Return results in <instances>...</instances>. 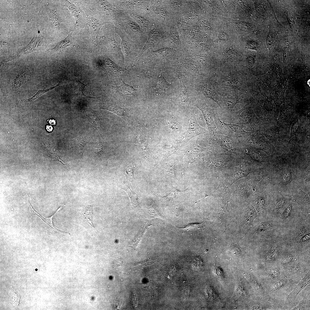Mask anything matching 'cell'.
<instances>
[{"label":"cell","instance_id":"8fae6325","mask_svg":"<svg viewBox=\"0 0 310 310\" xmlns=\"http://www.w3.org/2000/svg\"><path fill=\"white\" fill-rule=\"evenodd\" d=\"M115 87L117 92L122 96L129 97L135 95L136 93L137 89L125 84L123 81L120 86H115Z\"/></svg>","mask_w":310,"mask_h":310},{"label":"cell","instance_id":"1f68e13d","mask_svg":"<svg viewBox=\"0 0 310 310\" xmlns=\"http://www.w3.org/2000/svg\"><path fill=\"white\" fill-rule=\"evenodd\" d=\"M104 149L103 145L100 144H98L94 146L93 151L96 153H100L103 151Z\"/></svg>","mask_w":310,"mask_h":310},{"label":"cell","instance_id":"f1b7e54d","mask_svg":"<svg viewBox=\"0 0 310 310\" xmlns=\"http://www.w3.org/2000/svg\"><path fill=\"white\" fill-rule=\"evenodd\" d=\"M264 133L265 135L268 138L270 139H273L276 136V133L272 129L268 128L265 129L264 131Z\"/></svg>","mask_w":310,"mask_h":310},{"label":"cell","instance_id":"4316f807","mask_svg":"<svg viewBox=\"0 0 310 310\" xmlns=\"http://www.w3.org/2000/svg\"><path fill=\"white\" fill-rule=\"evenodd\" d=\"M256 217V215L254 211H250L245 216V224H249L252 223Z\"/></svg>","mask_w":310,"mask_h":310},{"label":"cell","instance_id":"7bdbcfd3","mask_svg":"<svg viewBox=\"0 0 310 310\" xmlns=\"http://www.w3.org/2000/svg\"><path fill=\"white\" fill-rule=\"evenodd\" d=\"M310 238V234L309 233V234H307L305 235L304 236H303V238L300 241V242H302L305 241H306L309 240V239Z\"/></svg>","mask_w":310,"mask_h":310},{"label":"cell","instance_id":"ba28073f","mask_svg":"<svg viewBox=\"0 0 310 310\" xmlns=\"http://www.w3.org/2000/svg\"><path fill=\"white\" fill-rule=\"evenodd\" d=\"M310 283L309 271L305 277L300 281L297 286L289 294L287 298L289 302L294 301L299 293Z\"/></svg>","mask_w":310,"mask_h":310},{"label":"cell","instance_id":"d6a6232c","mask_svg":"<svg viewBox=\"0 0 310 310\" xmlns=\"http://www.w3.org/2000/svg\"><path fill=\"white\" fill-rule=\"evenodd\" d=\"M282 177V180L286 182L290 180L291 174L288 170H285L283 171Z\"/></svg>","mask_w":310,"mask_h":310},{"label":"cell","instance_id":"ffe728a7","mask_svg":"<svg viewBox=\"0 0 310 310\" xmlns=\"http://www.w3.org/2000/svg\"><path fill=\"white\" fill-rule=\"evenodd\" d=\"M87 85L81 82L80 80H75L73 88L74 92L77 95L89 98H95L94 97L88 96H86L84 93V90L85 87Z\"/></svg>","mask_w":310,"mask_h":310},{"label":"cell","instance_id":"e575fe53","mask_svg":"<svg viewBox=\"0 0 310 310\" xmlns=\"http://www.w3.org/2000/svg\"><path fill=\"white\" fill-rule=\"evenodd\" d=\"M247 46L249 49L252 50H257L259 49L257 43L253 41L249 42L247 43Z\"/></svg>","mask_w":310,"mask_h":310},{"label":"cell","instance_id":"f546056e","mask_svg":"<svg viewBox=\"0 0 310 310\" xmlns=\"http://www.w3.org/2000/svg\"><path fill=\"white\" fill-rule=\"evenodd\" d=\"M128 24L129 26L134 31L137 32L139 34L141 33L142 31L138 25L131 21H129L128 22Z\"/></svg>","mask_w":310,"mask_h":310},{"label":"cell","instance_id":"7a4b0ae2","mask_svg":"<svg viewBox=\"0 0 310 310\" xmlns=\"http://www.w3.org/2000/svg\"><path fill=\"white\" fill-rule=\"evenodd\" d=\"M195 106L200 110L204 116L211 138L214 133V131L216 127L213 119V110L203 101L199 100L197 102Z\"/></svg>","mask_w":310,"mask_h":310},{"label":"cell","instance_id":"9c48e42d","mask_svg":"<svg viewBox=\"0 0 310 310\" xmlns=\"http://www.w3.org/2000/svg\"><path fill=\"white\" fill-rule=\"evenodd\" d=\"M88 24L91 38L94 42L97 43L99 32L102 24L97 19L92 17L88 18Z\"/></svg>","mask_w":310,"mask_h":310},{"label":"cell","instance_id":"603a6c76","mask_svg":"<svg viewBox=\"0 0 310 310\" xmlns=\"http://www.w3.org/2000/svg\"><path fill=\"white\" fill-rule=\"evenodd\" d=\"M272 226V224L268 222L261 223L257 228L255 230V232L257 233L263 232L270 228Z\"/></svg>","mask_w":310,"mask_h":310},{"label":"cell","instance_id":"277c9868","mask_svg":"<svg viewBox=\"0 0 310 310\" xmlns=\"http://www.w3.org/2000/svg\"><path fill=\"white\" fill-rule=\"evenodd\" d=\"M177 77L180 83V91L178 100L184 108H186L190 103L188 87L183 75L179 73Z\"/></svg>","mask_w":310,"mask_h":310},{"label":"cell","instance_id":"8992f818","mask_svg":"<svg viewBox=\"0 0 310 310\" xmlns=\"http://www.w3.org/2000/svg\"><path fill=\"white\" fill-rule=\"evenodd\" d=\"M136 133L141 150L144 154H147L148 151L147 133L140 124L137 126Z\"/></svg>","mask_w":310,"mask_h":310},{"label":"cell","instance_id":"2e32d148","mask_svg":"<svg viewBox=\"0 0 310 310\" xmlns=\"http://www.w3.org/2000/svg\"><path fill=\"white\" fill-rule=\"evenodd\" d=\"M47 11L51 26L59 30L62 22L57 13L55 10L47 8Z\"/></svg>","mask_w":310,"mask_h":310},{"label":"cell","instance_id":"5b68a950","mask_svg":"<svg viewBox=\"0 0 310 310\" xmlns=\"http://www.w3.org/2000/svg\"><path fill=\"white\" fill-rule=\"evenodd\" d=\"M63 76L60 81L56 85L50 88L46 89H43L39 90L33 96L28 99H26L22 100H20L18 101V104L21 106L27 108L30 106L32 102L45 93L50 91L56 87L61 85L64 84L68 82H63L62 81Z\"/></svg>","mask_w":310,"mask_h":310},{"label":"cell","instance_id":"ac0fdd59","mask_svg":"<svg viewBox=\"0 0 310 310\" xmlns=\"http://www.w3.org/2000/svg\"><path fill=\"white\" fill-rule=\"evenodd\" d=\"M65 6L68 8L72 15L75 19V26L78 25L80 23V12L79 9L74 4L68 1H66Z\"/></svg>","mask_w":310,"mask_h":310},{"label":"cell","instance_id":"8d00e7d4","mask_svg":"<svg viewBox=\"0 0 310 310\" xmlns=\"http://www.w3.org/2000/svg\"><path fill=\"white\" fill-rule=\"evenodd\" d=\"M276 249L275 248H272L269 251L268 254H267V258H269V259H270V257H273L274 255L276 253Z\"/></svg>","mask_w":310,"mask_h":310},{"label":"cell","instance_id":"83f0119b","mask_svg":"<svg viewBox=\"0 0 310 310\" xmlns=\"http://www.w3.org/2000/svg\"><path fill=\"white\" fill-rule=\"evenodd\" d=\"M202 261L200 258L198 257H196L192 259V265L193 267L195 269H198L202 266Z\"/></svg>","mask_w":310,"mask_h":310},{"label":"cell","instance_id":"e0dca14e","mask_svg":"<svg viewBox=\"0 0 310 310\" xmlns=\"http://www.w3.org/2000/svg\"><path fill=\"white\" fill-rule=\"evenodd\" d=\"M199 88L205 96L215 100L216 93L210 83L208 82L203 83L200 85Z\"/></svg>","mask_w":310,"mask_h":310},{"label":"cell","instance_id":"60d3db41","mask_svg":"<svg viewBox=\"0 0 310 310\" xmlns=\"http://www.w3.org/2000/svg\"><path fill=\"white\" fill-rule=\"evenodd\" d=\"M247 63L249 65H252L254 63V59L251 56H249L247 59Z\"/></svg>","mask_w":310,"mask_h":310},{"label":"cell","instance_id":"4fadbf2b","mask_svg":"<svg viewBox=\"0 0 310 310\" xmlns=\"http://www.w3.org/2000/svg\"><path fill=\"white\" fill-rule=\"evenodd\" d=\"M153 226L152 224L150 222L147 221L145 222L134 238L131 244V247L134 249L136 248L139 245L147 230Z\"/></svg>","mask_w":310,"mask_h":310},{"label":"cell","instance_id":"30bf717a","mask_svg":"<svg viewBox=\"0 0 310 310\" xmlns=\"http://www.w3.org/2000/svg\"><path fill=\"white\" fill-rule=\"evenodd\" d=\"M100 108L111 111L124 120L128 118L130 115V110L128 108H123L116 105L103 106L100 107Z\"/></svg>","mask_w":310,"mask_h":310},{"label":"cell","instance_id":"bcb514c9","mask_svg":"<svg viewBox=\"0 0 310 310\" xmlns=\"http://www.w3.org/2000/svg\"><path fill=\"white\" fill-rule=\"evenodd\" d=\"M49 122L50 124L52 125H54L56 123L55 121L53 119H51L49 120Z\"/></svg>","mask_w":310,"mask_h":310},{"label":"cell","instance_id":"7c38bea8","mask_svg":"<svg viewBox=\"0 0 310 310\" xmlns=\"http://www.w3.org/2000/svg\"><path fill=\"white\" fill-rule=\"evenodd\" d=\"M136 167L130 163H125L122 168L123 173L125 176L127 181L135 185V179L134 175V171Z\"/></svg>","mask_w":310,"mask_h":310},{"label":"cell","instance_id":"d590c367","mask_svg":"<svg viewBox=\"0 0 310 310\" xmlns=\"http://www.w3.org/2000/svg\"><path fill=\"white\" fill-rule=\"evenodd\" d=\"M292 207L291 205L288 206L286 208L283 214V217L284 218H287L290 215L292 210Z\"/></svg>","mask_w":310,"mask_h":310},{"label":"cell","instance_id":"b9f144b4","mask_svg":"<svg viewBox=\"0 0 310 310\" xmlns=\"http://www.w3.org/2000/svg\"><path fill=\"white\" fill-rule=\"evenodd\" d=\"M284 200H282L278 201L276 205L277 208L279 209L282 208L284 204Z\"/></svg>","mask_w":310,"mask_h":310},{"label":"cell","instance_id":"484cf974","mask_svg":"<svg viewBox=\"0 0 310 310\" xmlns=\"http://www.w3.org/2000/svg\"><path fill=\"white\" fill-rule=\"evenodd\" d=\"M173 51V50L170 48H163L157 50L154 52V55L158 56H166L170 54Z\"/></svg>","mask_w":310,"mask_h":310},{"label":"cell","instance_id":"7402d4cb","mask_svg":"<svg viewBox=\"0 0 310 310\" xmlns=\"http://www.w3.org/2000/svg\"><path fill=\"white\" fill-rule=\"evenodd\" d=\"M228 130L235 133L242 134L245 132L242 127L239 125L231 123H226L221 122Z\"/></svg>","mask_w":310,"mask_h":310},{"label":"cell","instance_id":"9a60e30c","mask_svg":"<svg viewBox=\"0 0 310 310\" xmlns=\"http://www.w3.org/2000/svg\"><path fill=\"white\" fill-rule=\"evenodd\" d=\"M67 36L65 39L56 43L55 47L52 49H49L48 51L51 53H61L66 48L71 45V42Z\"/></svg>","mask_w":310,"mask_h":310},{"label":"cell","instance_id":"74e56055","mask_svg":"<svg viewBox=\"0 0 310 310\" xmlns=\"http://www.w3.org/2000/svg\"><path fill=\"white\" fill-rule=\"evenodd\" d=\"M293 257L291 255H286L282 259V262L286 263L290 261L292 259Z\"/></svg>","mask_w":310,"mask_h":310},{"label":"cell","instance_id":"44dd1931","mask_svg":"<svg viewBox=\"0 0 310 310\" xmlns=\"http://www.w3.org/2000/svg\"><path fill=\"white\" fill-rule=\"evenodd\" d=\"M158 31L154 30L151 32L149 34L148 41L143 49L141 54V55L149 47L152 46L158 38Z\"/></svg>","mask_w":310,"mask_h":310},{"label":"cell","instance_id":"cb8c5ba5","mask_svg":"<svg viewBox=\"0 0 310 310\" xmlns=\"http://www.w3.org/2000/svg\"><path fill=\"white\" fill-rule=\"evenodd\" d=\"M200 224H189L185 227L180 228L183 232H193L198 229L199 228Z\"/></svg>","mask_w":310,"mask_h":310},{"label":"cell","instance_id":"ab89813d","mask_svg":"<svg viewBox=\"0 0 310 310\" xmlns=\"http://www.w3.org/2000/svg\"><path fill=\"white\" fill-rule=\"evenodd\" d=\"M283 282L282 281H280L275 283L273 286V289H276L279 288L283 285Z\"/></svg>","mask_w":310,"mask_h":310},{"label":"cell","instance_id":"d6986e66","mask_svg":"<svg viewBox=\"0 0 310 310\" xmlns=\"http://www.w3.org/2000/svg\"><path fill=\"white\" fill-rule=\"evenodd\" d=\"M88 137L85 136H81L69 141V142L73 144L78 149L81 150L83 148L88 142Z\"/></svg>","mask_w":310,"mask_h":310},{"label":"cell","instance_id":"836d02e7","mask_svg":"<svg viewBox=\"0 0 310 310\" xmlns=\"http://www.w3.org/2000/svg\"><path fill=\"white\" fill-rule=\"evenodd\" d=\"M306 301V298L305 297L300 303L293 310H301L305 309Z\"/></svg>","mask_w":310,"mask_h":310},{"label":"cell","instance_id":"f35d334b","mask_svg":"<svg viewBox=\"0 0 310 310\" xmlns=\"http://www.w3.org/2000/svg\"><path fill=\"white\" fill-rule=\"evenodd\" d=\"M228 37L227 34L224 32L220 33L219 35V38L222 40L224 41L227 40Z\"/></svg>","mask_w":310,"mask_h":310},{"label":"cell","instance_id":"5bb4252c","mask_svg":"<svg viewBox=\"0 0 310 310\" xmlns=\"http://www.w3.org/2000/svg\"><path fill=\"white\" fill-rule=\"evenodd\" d=\"M93 216V210L92 205H88L86 206L85 210L82 216V220L84 223H86L90 226V228L92 229H95L93 225L92 221Z\"/></svg>","mask_w":310,"mask_h":310},{"label":"cell","instance_id":"52a82bcc","mask_svg":"<svg viewBox=\"0 0 310 310\" xmlns=\"http://www.w3.org/2000/svg\"><path fill=\"white\" fill-rule=\"evenodd\" d=\"M119 186L127 193L130 199L132 208L135 210L139 209L140 206L138 201L137 195L134 192L130 183L127 181L124 185Z\"/></svg>","mask_w":310,"mask_h":310},{"label":"cell","instance_id":"3957f363","mask_svg":"<svg viewBox=\"0 0 310 310\" xmlns=\"http://www.w3.org/2000/svg\"><path fill=\"white\" fill-rule=\"evenodd\" d=\"M174 91L175 86L167 82L161 73L156 87L153 88L150 92L158 96H165L173 94Z\"/></svg>","mask_w":310,"mask_h":310},{"label":"cell","instance_id":"d4e9b609","mask_svg":"<svg viewBox=\"0 0 310 310\" xmlns=\"http://www.w3.org/2000/svg\"><path fill=\"white\" fill-rule=\"evenodd\" d=\"M170 37L173 42L176 44H179L180 42L178 33L177 29L175 27H172L170 30Z\"/></svg>","mask_w":310,"mask_h":310},{"label":"cell","instance_id":"6da1fadb","mask_svg":"<svg viewBox=\"0 0 310 310\" xmlns=\"http://www.w3.org/2000/svg\"><path fill=\"white\" fill-rule=\"evenodd\" d=\"M208 132L206 129L202 127L199 125L196 120L194 110L191 108L188 129L183 142H187L196 136Z\"/></svg>","mask_w":310,"mask_h":310},{"label":"cell","instance_id":"f6af8a7d","mask_svg":"<svg viewBox=\"0 0 310 310\" xmlns=\"http://www.w3.org/2000/svg\"><path fill=\"white\" fill-rule=\"evenodd\" d=\"M46 129L48 131L51 132L53 130V127L51 126L48 125L46 126Z\"/></svg>","mask_w":310,"mask_h":310},{"label":"cell","instance_id":"ee69618b","mask_svg":"<svg viewBox=\"0 0 310 310\" xmlns=\"http://www.w3.org/2000/svg\"><path fill=\"white\" fill-rule=\"evenodd\" d=\"M298 125L297 123L295 124L292 127V132H294L296 130L297 128Z\"/></svg>","mask_w":310,"mask_h":310},{"label":"cell","instance_id":"4dcf8cb0","mask_svg":"<svg viewBox=\"0 0 310 310\" xmlns=\"http://www.w3.org/2000/svg\"><path fill=\"white\" fill-rule=\"evenodd\" d=\"M135 18L136 20L143 26L145 27L148 26V22L143 17L140 16H137Z\"/></svg>","mask_w":310,"mask_h":310}]
</instances>
